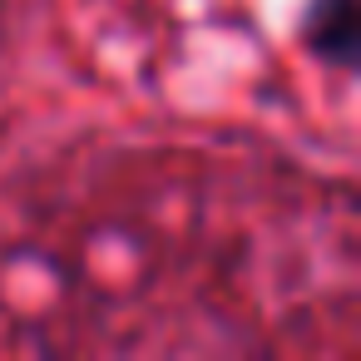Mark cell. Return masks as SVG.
<instances>
[{"mask_svg":"<svg viewBox=\"0 0 361 361\" xmlns=\"http://www.w3.org/2000/svg\"><path fill=\"white\" fill-rule=\"evenodd\" d=\"M302 45L322 65L351 70L356 65V45H361L356 0H307V11H302Z\"/></svg>","mask_w":361,"mask_h":361,"instance_id":"cell-1","label":"cell"}]
</instances>
